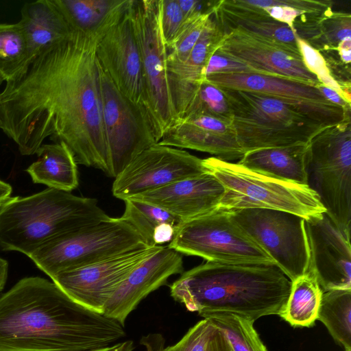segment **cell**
<instances>
[{
  "label": "cell",
  "instance_id": "603a6c76",
  "mask_svg": "<svg viewBox=\"0 0 351 351\" xmlns=\"http://www.w3.org/2000/svg\"><path fill=\"white\" fill-rule=\"evenodd\" d=\"M213 12L224 33L237 28L298 47L296 34L289 25L275 20L263 8L247 5L244 0L216 1Z\"/></svg>",
  "mask_w": 351,
  "mask_h": 351
},
{
  "label": "cell",
  "instance_id": "d6a6232c",
  "mask_svg": "<svg viewBox=\"0 0 351 351\" xmlns=\"http://www.w3.org/2000/svg\"><path fill=\"white\" fill-rule=\"evenodd\" d=\"M348 39H351L350 14L333 12L330 8L320 19L317 34L310 45L316 50L334 49L341 41Z\"/></svg>",
  "mask_w": 351,
  "mask_h": 351
},
{
  "label": "cell",
  "instance_id": "ab89813d",
  "mask_svg": "<svg viewBox=\"0 0 351 351\" xmlns=\"http://www.w3.org/2000/svg\"><path fill=\"white\" fill-rule=\"evenodd\" d=\"M206 351H233L223 333L215 327Z\"/></svg>",
  "mask_w": 351,
  "mask_h": 351
},
{
  "label": "cell",
  "instance_id": "4fadbf2b",
  "mask_svg": "<svg viewBox=\"0 0 351 351\" xmlns=\"http://www.w3.org/2000/svg\"><path fill=\"white\" fill-rule=\"evenodd\" d=\"M207 171L203 159L156 143L141 152L114 178L112 193L125 200Z\"/></svg>",
  "mask_w": 351,
  "mask_h": 351
},
{
  "label": "cell",
  "instance_id": "7dc6e473",
  "mask_svg": "<svg viewBox=\"0 0 351 351\" xmlns=\"http://www.w3.org/2000/svg\"><path fill=\"white\" fill-rule=\"evenodd\" d=\"M4 79L3 77L0 75V86L2 84V83L4 82Z\"/></svg>",
  "mask_w": 351,
  "mask_h": 351
},
{
  "label": "cell",
  "instance_id": "8d00e7d4",
  "mask_svg": "<svg viewBox=\"0 0 351 351\" xmlns=\"http://www.w3.org/2000/svg\"><path fill=\"white\" fill-rule=\"evenodd\" d=\"M215 326L204 318L191 328L176 344L162 351H206Z\"/></svg>",
  "mask_w": 351,
  "mask_h": 351
},
{
  "label": "cell",
  "instance_id": "9c48e42d",
  "mask_svg": "<svg viewBox=\"0 0 351 351\" xmlns=\"http://www.w3.org/2000/svg\"><path fill=\"white\" fill-rule=\"evenodd\" d=\"M161 0H132V17L143 67L146 107L158 143L178 120L169 86L168 50L160 25Z\"/></svg>",
  "mask_w": 351,
  "mask_h": 351
},
{
  "label": "cell",
  "instance_id": "d4e9b609",
  "mask_svg": "<svg viewBox=\"0 0 351 351\" xmlns=\"http://www.w3.org/2000/svg\"><path fill=\"white\" fill-rule=\"evenodd\" d=\"M307 145L250 151L237 163L278 180L307 185Z\"/></svg>",
  "mask_w": 351,
  "mask_h": 351
},
{
  "label": "cell",
  "instance_id": "3957f363",
  "mask_svg": "<svg viewBox=\"0 0 351 351\" xmlns=\"http://www.w3.org/2000/svg\"><path fill=\"white\" fill-rule=\"evenodd\" d=\"M291 283L274 265L206 261L183 272L170 285V293L200 316L229 313L254 322L263 316L282 313Z\"/></svg>",
  "mask_w": 351,
  "mask_h": 351
},
{
  "label": "cell",
  "instance_id": "836d02e7",
  "mask_svg": "<svg viewBox=\"0 0 351 351\" xmlns=\"http://www.w3.org/2000/svg\"><path fill=\"white\" fill-rule=\"evenodd\" d=\"M213 10L210 12L199 14L184 19L172 47L168 50L169 58L179 62H184L187 60L199 40Z\"/></svg>",
  "mask_w": 351,
  "mask_h": 351
},
{
  "label": "cell",
  "instance_id": "5bb4252c",
  "mask_svg": "<svg viewBox=\"0 0 351 351\" xmlns=\"http://www.w3.org/2000/svg\"><path fill=\"white\" fill-rule=\"evenodd\" d=\"M161 247L139 245L99 262L58 273L51 280L77 303L103 313L106 304L128 274Z\"/></svg>",
  "mask_w": 351,
  "mask_h": 351
},
{
  "label": "cell",
  "instance_id": "30bf717a",
  "mask_svg": "<svg viewBox=\"0 0 351 351\" xmlns=\"http://www.w3.org/2000/svg\"><path fill=\"white\" fill-rule=\"evenodd\" d=\"M168 247L217 263L276 265L230 211L221 209L183 222Z\"/></svg>",
  "mask_w": 351,
  "mask_h": 351
},
{
  "label": "cell",
  "instance_id": "8fae6325",
  "mask_svg": "<svg viewBox=\"0 0 351 351\" xmlns=\"http://www.w3.org/2000/svg\"><path fill=\"white\" fill-rule=\"evenodd\" d=\"M228 211L291 282L307 272L309 247L305 219L289 212L267 208Z\"/></svg>",
  "mask_w": 351,
  "mask_h": 351
},
{
  "label": "cell",
  "instance_id": "74e56055",
  "mask_svg": "<svg viewBox=\"0 0 351 351\" xmlns=\"http://www.w3.org/2000/svg\"><path fill=\"white\" fill-rule=\"evenodd\" d=\"M184 21L178 0H161L160 25L167 50L172 47Z\"/></svg>",
  "mask_w": 351,
  "mask_h": 351
},
{
  "label": "cell",
  "instance_id": "e0dca14e",
  "mask_svg": "<svg viewBox=\"0 0 351 351\" xmlns=\"http://www.w3.org/2000/svg\"><path fill=\"white\" fill-rule=\"evenodd\" d=\"M132 0H130L119 19L99 37L96 55L99 66L117 88L128 99L147 110L141 58L132 17Z\"/></svg>",
  "mask_w": 351,
  "mask_h": 351
},
{
  "label": "cell",
  "instance_id": "cb8c5ba5",
  "mask_svg": "<svg viewBox=\"0 0 351 351\" xmlns=\"http://www.w3.org/2000/svg\"><path fill=\"white\" fill-rule=\"evenodd\" d=\"M21 15L18 23L27 42V64L44 49L68 38L73 32L52 0L26 3Z\"/></svg>",
  "mask_w": 351,
  "mask_h": 351
},
{
  "label": "cell",
  "instance_id": "4316f807",
  "mask_svg": "<svg viewBox=\"0 0 351 351\" xmlns=\"http://www.w3.org/2000/svg\"><path fill=\"white\" fill-rule=\"evenodd\" d=\"M130 0H52L73 31L104 34Z\"/></svg>",
  "mask_w": 351,
  "mask_h": 351
},
{
  "label": "cell",
  "instance_id": "ee69618b",
  "mask_svg": "<svg viewBox=\"0 0 351 351\" xmlns=\"http://www.w3.org/2000/svg\"><path fill=\"white\" fill-rule=\"evenodd\" d=\"M134 348L133 341L128 340L96 351H132Z\"/></svg>",
  "mask_w": 351,
  "mask_h": 351
},
{
  "label": "cell",
  "instance_id": "ffe728a7",
  "mask_svg": "<svg viewBox=\"0 0 351 351\" xmlns=\"http://www.w3.org/2000/svg\"><path fill=\"white\" fill-rule=\"evenodd\" d=\"M158 143L207 152L226 161L241 158L245 154L231 121L206 112H195L178 119Z\"/></svg>",
  "mask_w": 351,
  "mask_h": 351
},
{
  "label": "cell",
  "instance_id": "7a4b0ae2",
  "mask_svg": "<svg viewBox=\"0 0 351 351\" xmlns=\"http://www.w3.org/2000/svg\"><path fill=\"white\" fill-rule=\"evenodd\" d=\"M125 336L124 325L40 277L24 278L0 297V351H96Z\"/></svg>",
  "mask_w": 351,
  "mask_h": 351
},
{
  "label": "cell",
  "instance_id": "277c9868",
  "mask_svg": "<svg viewBox=\"0 0 351 351\" xmlns=\"http://www.w3.org/2000/svg\"><path fill=\"white\" fill-rule=\"evenodd\" d=\"M110 217L93 198L48 188L0 206V248L29 257L47 241Z\"/></svg>",
  "mask_w": 351,
  "mask_h": 351
},
{
  "label": "cell",
  "instance_id": "1f68e13d",
  "mask_svg": "<svg viewBox=\"0 0 351 351\" xmlns=\"http://www.w3.org/2000/svg\"><path fill=\"white\" fill-rule=\"evenodd\" d=\"M28 47L17 23H0V75L5 82L14 79L27 64Z\"/></svg>",
  "mask_w": 351,
  "mask_h": 351
},
{
  "label": "cell",
  "instance_id": "ac0fdd59",
  "mask_svg": "<svg viewBox=\"0 0 351 351\" xmlns=\"http://www.w3.org/2000/svg\"><path fill=\"white\" fill-rule=\"evenodd\" d=\"M304 223L309 247L307 271L323 292L351 289L350 241L326 213L305 219Z\"/></svg>",
  "mask_w": 351,
  "mask_h": 351
},
{
  "label": "cell",
  "instance_id": "7402d4cb",
  "mask_svg": "<svg viewBox=\"0 0 351 351\" xmlns=\"http://www.w3.org/2000/svg\"><path fill=\"white\" fill-rule=\"evenodd\" d=\"M225 33L213 10L187 60L179 62L167 57L169 86L178 119H182L195 98L204 80V70Z\"/></svg>",
  "mask_w": 351,
  "mask_h": 351
},
{
  "label": "cell",
  "instance_id": "52a82bcc",
  "mask_svg": "<svg viewBox=\"0 0 351 351\" xmlns=\"http://www.w3.org/2000/svg\"><path fill=\"white\" fill-rule=\"evenodd\" d=\"M351 119L328 127L308 144L307 185L348 240L351 228Z\"/></svg>",
  "mask_w": 351,
  "mask_h": 351
},
{
  "label": "cell",
  "instance_id": "f6af8a7d",
  "mask_svg": "<svg viewBox=\"0 0 351 351\" xmlns=\"http://www.w3.org/2000/svg\"><path fill=\"white\" fill-rule=\"evenodd\" d=\"M12 192V186L9 184L0 180V206L10 197Z\"/></svg>",
  "mask_w": 351,
  "mask_h": 351
},
{
  "label": "cell",
  "instance_id": "b9f144b4",
  "mask_svg": "<svg viewBox=\"0 0 351 351\" xmlns=\"http://www.w3.org/2000/svg\"><path fill=\"white\" fill-rule=\"evenodd\" d=\"M317 88L324 95V96L332 103L338 105L345 109L350 108V103L346 101L335 90L325 86L319 83L317 86Z\"/></svg>",
  "mask_w": 351,
  "mask_h": 351
},
{
  "label": "cell",
  "instance_id": "f546056e",
  "mask_svg": "<svg viewBox=\"0 0 351 351\" xmlns=\"http://www.w3.org/2000/svg\"><path fill=\"white\" fill-rule=\"evenodd\" d=\"M317 319L346 351L351 350V289L323 292Z\"/></svg>",
  "mask_w": 351,
  "mask_h": 351
},
{
  "label": "cell",
  "instance_id": "d6986e66",
  "mask_svg": "<svg viewBox=\"0 0 351 351\" xmlns=\"http://www.w3.org/2000/svg\"><path fill=\"white\" fill-rule=\"evenodd\" d=\"M183 272L180 253L162 246L128 274L106 304L103 314L124 325L128 316L145 298L165 285L171 276Z\"/></svg>",
  "mask_w": 351,
  "mask_h": 351
},
{
  "label": "cell",
  "instance_id": "60d3db41",
  "mask_svg": "<svg viewBox=\"0 0 351 351\" xmlns=\"http://www.w3.org/2000/svg\"><path fill=\"white\" fill-rule=\"evenodd\" d=\"M140 343L145 348V351H162L165 339L160 333H149L141 338Z\"/></svg>",
  "mask_w": 351,
  "mask_h": 351
},
{
  "label": "cell",
  "instance_id": "484cf974",
  "mask_svg": "<svg viewBox=\"0 0 351 351\" xmlns=\"http://www.w3.org/2000/svg\"><path fill=\"white\" fill-rule=\"evenodd\" d=\"M36 154L38 159L26 169L34 183L66 192L77 188V162L64 143L43 144Z\"/></svg>",
  "mask_w": 351,
  "mask_h": 351
},
{
  "label": "cell",
  "instance_id": "9a60e30c",
  "mask_svg": "<svg viewBox=\"0 0 351 351\" xmlns=\"http://www.w3.org/2000/svg\"><path fill=\"white\" fill-rule=\"evenodd\" d=\"M215 52L246 65L254 73L314 86L320 83L306 67L298 47L241 29L226 32Z\"/></svg>",
  "mask_w": 351,
  "mask_h": 351
},
{
  "label": "cell",
  "instance_id": "8992f818",
  "mask_svg": "<svg viewBox=\"0 0 351 351\" xmlns=\"http://www.w3.org/2000/svg\"><path fill=\"white\" fill-rule=\"evenodd\" d=\"M203 165L226 189L221 210L267 208L305 219L326 212L308 185L278 180L217 157L203 159Z\"/></svg>",
  "mask_w": 351,
  "mask_h": 351
},
{
  "label": "cell",
  "instance_id": "44dd1931",
  "mask_svg": "<svg viewBox=\"0 0 351 351\" xmlns=\"http://www.w3.org/2000/svg\"><path fill=\"white\" fill-rule=\"evenodd\" d=\"M225 193L222 183L207 171L131 198L157 206L184 222L219 210Z\"/></svg>",
  "mask_w": 351,
  "mask_h": 351
},
{
  "label": "cell",
  "instance_id": "4dcf8cb0",
  "mask_svg": "<svg viewBox=\"0 0 351 351\" xmlns=\"http://www.w3.org/2000/svg\"><path fill=\"white\" fill-rule=\"evenodd\" d=\"M201 316L223 333L233 351H267L253 322L229 313H209Z\"/></svg>",
  "mask_w": 351,
  "mask_h": 351
},
{
  "label": "cell",
  "instance_id": "5b68a950",
  "mask_svg": "<svg viewBox=\"0 0 351 351\" xmlns=\"http://www.w3.org/2000/svg\"><path fill=\"white\" fill-rule=\"evenodd\" d=\"M219 88L226 100L232 128L245 153L307 145L330 127L278 99L251 91Z\"/></svg>",
  "mask_w": 351,
  "mask_h": 351
},
{
  "label": "cell",
  "instance_id": "f35d334b",
  "mask_svg": "<svg viewBox=\"0 0 351 351\" xmlns=\"http://www.w3.org/2000/svg\"><path fill=\"white\" fill-rule=\"evenodd\" d=\"M253 73L246 65L215 52L210 58L204 70L206 75L217 73Z\"/></svg>",
  "mask_w": 351,
  "mask_h": 351
},
{
  "label": "cell",
  "instance_id": "f1b7e54d",
  "mask_svg": "<svg viewBox=\"0 0 351 351\" xmlns=\"http://www.w3.org/2000/svg\"><path fill=\"white\" fill-rule=\"evenodd\" d=\"M291 282L285 310L280 316L293 327H311L317 318L323 291L309 271Z\"/></svg>",
  "mask_w": 351,
  "mask_h": 351
},
{
  "label": "cell",
  "instance_id": "d590c367",
  "mask_svg": "<svg viewBox=\"0 0 351 351\" xmlns=\"http://www.w3.org/2000/svg\"><path fill=\"white\" fill-rule=\"evenodd\" d=\"M296 40L303 62L308 70L316 75L322 84L335 90L346 101L350 103L341 86L330 75L322 53L297 35Z\"/></svg>",
  "mask_w": 351,
  "mask_h": 351
},
{
  "label": "cell",
  "instance_id": "e575fe53",
  "mask_svg": "<svg viewBox=\"0 0 351 351\" xmlns=\"http://www.w3.org/2000/svg\"><path fill=\"white\" fill-rule=\"evenodd\" d=\"M195 112H206L231 121L230 111L223 94L218 87L205 79L200 84L196 97L182 118Z\"/></svg>",
  "mask_w": 351,
  "mask_h": 351
},
{
  "label": "cell",
  "instance_id": "2e32d148",
  "mask_svg": "<svg viewBox=\"0 0 351 351\" xmlns=\"http://www.w3.org/2000/svg\"><path fill=\"white\" fill-rule=\"evenodd\" d=\"M218 88L258 93L282 100L329 125L350 119L345 109L328 100L317 86L254 73H217L204 78Z\"/></svg>",
  "mask_w": 351,
  "mask_h": 351
},
{
  "label": "cell",
  "instance_id": "7c38bea8",
  "mask_svg": "<svg viewBox=\"0 0 351 351\" xmlns=\"http://www.w3.org/2000/svg\"><path fill=\"white\" fill-rule=\"evenodd\" d=\"M99 66L108 176L115 178L136 156L158 142L145 108L125 96Z\"/></svg>",
  "mask_w": 351,
  "mask_h": 351
},
{
  "label": "cell",
  "instance_id": "bcb514c9",
  "mask_svg": "<svg viewBox=\"0 0 351 351\" xmlns=\"http://www.w3.org/2000/svg\"><path fill=\"white\" fill-rule=\"evenodd\" d=\"M8 263L0 257V292L3 289L8 278Z\"/></svg>",
  "mask_w": 351,
  "mask_h": 351
},
{
  "label": "cell",
  "instance_id": "83f0119b",
  "mask_svg": "<svg viewBox=\"0 0 351 351\" xmlns=\"http://www.w3.org/2000/svg\"><path fill=\"white\" fill-rule=\"evenodd\" d=\"M123 201L125 207L121 217L134 228L147 246L170 243L184 222L157 206L134 198Z\"/></svg>",
  "mask_w": 351,
  "mask_h": 351
},
{
  "label": "cell",
  "instance_id": "c3c4849f",
  "mask_svg": "<svg viewBox=\"0 0 351 351\" xmlns=\"http://www.w3.org/2000/svg\"><path fill=\"white\" fill-rule=\"evenodd\" d=\"M346 351H351V350H346Z\"/></svg>",
  "mask_w": 351,
  "mask_h": 351
},
{
  "label": "cell",
  "instance_id": "7bdbcfd3",
  "mask_svg": "<svg viewBox=\"0 0 351 351\" xmlns=\"http://www.w3.org/2000/svg\"><path fill=\"white\" fill-rule=\"evenodd\" d=\"M341 61L346 64H350L351 60V39L341 41L337 47Z\"/></svg>",
  "mask_w": 351,
  "mask_h": 351
},
{
  "label": "cell",
  "instance_id": "ba28073f",
  "mask_svg": "<svg viewBox=\"0 0 351 351\" xmlns=\"http://www.w3.org/2000/svg\"><path fill=\"white\" fill-rule=\"evenodd\" d=\"M145 244L121 217H109L58 236L29 257L51 278L65 271L88 265Z\"/></svg>",
  "mask_w": 351,
  "mask_h": 351
},
{
  "label": "cell",
  "instance_id": "6da1fadb",
  "mask_svg": "<svg viewBox=\"0 0 351 351\" xmlns=\"http://www.w3.org/2000/svg\"><path fill=\"white\" fill-rule=\"evenodd\" d=\"M101 35L73 31L44 49L0 93V129L23 156L45 139L64 143L77 163L109 174L99 66Z\"/></svg>",
  "mask_w": 351,
  "mask_h": 351
}]
</instances>
